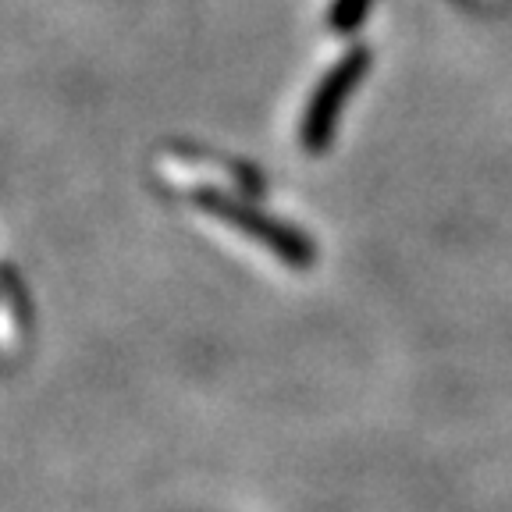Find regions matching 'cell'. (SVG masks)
Instances as JSON below:
<instances>
[{
    "label": "cell",
    "mask_w": 512,
    "mask_h": 512,
    "mask_svg": "<svg viewBox=\"0 0 512 512\" xmlns=\"http://www.w3.org/2000/svg\"><path fill=\"white\" fill-rule=\"evenodd\" d=\"M370 4H374V0H335L328 11L331 32H352L363 18H367Z\"/></svg>",
    "instance_id": "obj_3"
},
{
    "label": "cell",
    "mask_w": 512,
    "mask_h": 512,
    "mask_svg": "<svg viewBox=\"0 0 512 512\" xmlns=\"http://www.w3.org/2000/svg\"><path fill=\"white\" fill-rule=\"evenodd\" d=\"M367 68H370V50L356 47L345 57H338L328 72H324V79L317 82L313 96L306 100L303 121H299V143H303L306 153H324L331 146L338 118H342L345 104L352 100L360 79L367 75Z\"/></svg>",
    "instance_id": "obj_2"
},
{
    "label": "cell",
    "mask_w": 512,
    "mask_h": 512,
    "mask_svg": "<svg viewBox=\"0 0 512 512\" xmlns=\"http://www.w3.org/2000/svg\"><path fill=\"white\" fill-rule=\"evenodd\" d=\"M192 203L200 210H207L214 221L228 224L235 228L239 235L246 239L260 242L274 260H281L285 267H296V271H310L317 264V246L306 239L303 232H296L292 224L278 221V217L264 214V210L256 207V203L242 200V192L232 189H192L189 192Z\"/></svg>",
    "instance_id": "obj_1"
}]
</instances>
